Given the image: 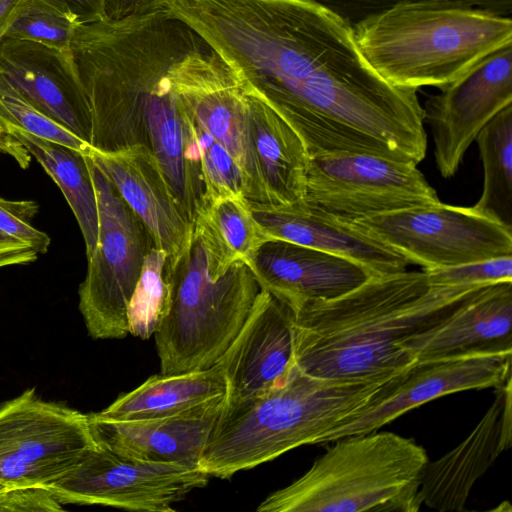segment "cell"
Instances as JSON below:
<instances>
[{"mask_svg":"<svg viewBox=\"0 0 512 512\" xmlns=\"http://www.w3.org/2000/svg\"><path fill=\"white\" fill-rule=\"evenodd\" d=\"M438 201L413 163L354 152L308 157L302 202L336 219L353 221Z\"/></svg>","mask_w":512,"mask_h":512,"instance_id":"30bf717a","label":"cell"},{"mask_svg":"<svg viewBox=\"0 0 512 512\" xmlns=\"http://www.w3.org/2000/svg\"><path fill=\"white\" fill-rule=\"evenodd\" d=\"M271 239H282L339 255L374 276L399 273L411 264L403 255L351 223L306 206L302 201L268 211H252Z\"/></svg>","mask_w":512,"mask_h":512,"instance_id":"44dd1931","label":"cell"},{"mask_svg":"<svg viewBox=\"0 0 512 512\" xmlns=\"http://www.w3.org/2000/svg\"><path fill=\"white\" fill-rule=\"evenodd\" d=\"M225 397L196 409L158 418L111 421L88 414L96 444L129 458L199 468Z\"/></svg>","mask_w":512,"mask_h":512,"instance_id":"ffe728a7","label":"cell"},{"mask_svg":"<svg viewBox=\"0 0 512 512\" xmlns=\"http://www.w3.org/2000/svg\"><path fill=\"white\" fill-rule=\"evenodd\" d=\"M170 268L167 254L152 246L147 253L140 278L128 306L129 334L151 337L168 303Z\"/></svg>","mask_w":512,"mask_h":512,"instance_id":"83f0119b","label":"cell"},{"mask_svg":"<svg viewBox=\"0 0 512 512\" xmlns=\"http://www.w3.org/2000/svg\"><path fill=\"white\" fill-rule=\"evenodd\" d=\"M107 19L121 20L142 15L161 7L164 0H104Z\"/></svg>","mask_w":512,"mask_h":512,"instance_id":"d590c367","label":"cell"},{"mask_svg":"<svg viewBox=\"0 0 512 512\" xmlns=\"http://www.w3.org/2000/svg\"><path fill=\"white\" fill-rule=\"evenodd\" d=\"M6 134L4 127L0 124V139Z\"/></svg>","mask_w":512,"mask_h":512,"instance_id":"f35d334b","label":"cell"},{"mask_svg":"<svg viewBox=\"0 0 512 512\" xmlns=\"http://www.w3.org/2000/svg\"><path fill=\"white\" fill-rule=\"evenodd\" d=\"M193 225L213 279L237 261L249 264L258 248L271 239L248 203L239 198L219 199L201 207Z\"/></svg>","mask_w":512,"mask_h":512,"instance_id":"d4e9b609","label":"cell"},{"mask_svg":"<svg viewBox=\"0 0 512 512\" xmlns=\"http://www.w3.org/2000/svg\"><path fill=\"white\" fill-rule=\"evenodd\" d=\"M347 222L423 270L512 255V226L475 205L438 201Z\"/></svg>","mask_w":512,"mask_h":512,"instance_id":"ba28073f","label":"cell"},{"mask_svg":"<svg viewBox=\"0 0 512 512\" xmlns=\"http://www.w3.org/2000/svg\"><path fill=\"white\" fill-rule=\"evenodd\" d=\"M39 206L31 200H7L0 197V230L25 243L38 254H44L50 246V237L32 225Z\"/></svg>","mask_w":512,"mask_h":512,"instance_id":"d6a6232c","label":"cell"},{"mask_svg":"<svg viewBox=\"0 0 512 512\" xmlns=\"http://www.w3.org/2000/svg\"><path fill=\"white\" fill-rule=\"evenodd\" d=\"M5 131L41 164L58 185L78 222L89 257L98 241L99 214L87 154L16 128L7 127Z\"/></svg>","mask_w":512,"mask_h":512,"instance_id":"484cf974","label":"cell"},{"mask_svg":"<svg viewBox=\"0 0 512 512\" xmlns=\"http://www.w3.org/2000/svg\"><path fill=\"white\" fill-rule=\"evenodd\" d=\"M511 378L473 431L454 449L427 462L421 479L422 505L439 512L463 511L476 481L512 442Z\"/></svg>","mask_w":512,"mask_h":512,"instance_id":"d6986e66","label":"cell"},{"mask_svg":"<svg viewBox=\"0 0 512 512\" xmlns=\"http://www.w3.org/2000/svg\"><path fill=\"white\" fill-rule=\"evenodd\" d=\"M247 91L252 145L269 210L299 203L305 193L309 157L305 145L282 117Z\"/></svg>","mask_w":512,"mask_h":512,"instance_id":"603a6c76","label":"cell"},{"mask_svg":"<svg viewBox=\"0 0 512 512\" xmlns=\"http://www.w3.org/2000/svg\"><path fill=\"white\" fill-rule=\"evenodd\" d=\"M512 282L488 285L445 320L402 343L416 360L473 351H512Z\"/></svg>","mask_w":512,"mask_h":512,"instance_id":"7402d4cb","label":"cell"},{"mask_svg":"<svg viewBox=\"0 0 512 512\" xmlns=\"http://www.w3.org/2000/svg\"><path fill=\"white\" fill-rule=\"evenodd\" d=\"M209 477L199 468L137 460L97 446L47 488L61 504L174 512Z\"/></svg>","mask_w":512,"mask_h":512,"instance_id":"7c38bea8","label":"cell"},{"mask_svg":"<svg viewBox=\"0 0 512 512\" xmlns=\"http://www.w3.org/2000/svg\"><path fill=\"white\" fill-rule=\"evenodd\" d=\"M258 512H417L426 450L392 432L340 438Z\"/></svg>","mask_w":512,"mask_h":512,"instance_id":"5b68a950","label":"cell"},{"mask_svg":"<svg viewBox=\"0 0 512 512\" xmlns=\"http://www.w3.org/2000/svg\"><path fill=\"white\" fill-rule=\"evenodd\" d=\"M170 75L187 118L211 134L241 169L251 210H269L252 145L248 91L242 81L203 39Z\"/></svg>","mask_w":512,"mask_h":512,"instance_id":"8fae6325","label":"cell"},{"mask_svg":"<svg viewBox=\"0 0 512 512\" xmlns=\"http://www.w3.org/2000/svg\"><path fill=\"white\" fill-rule=\"evenodd\" d=\"M407 367L365 377L320 378L295 363L282 385L222 410L199 469L230 479L292 449L314 445L324 433L386 393Z\"/></svg>","mask_w":512,"mask_h":512,"instance_id":"3957f363","label":"cell"},{"mask_svg":"<svg viewBox=\"0 0 512 512\" xmlns=\"http://www.w3.org/2000/svg\"><path fill=\"white\" fill-rule=\"evenodd\" d=\"M424 271L429 282L439 286L512 282V255Z\"/></svg>","mask_w":512,"mask_h":512,"instance_id":"1f68e13d","label":"cell"},{"mask_svg":"<svg viewBox=\"0 0 512 512\" xmlns=\"http://www.w3.org/2000/svg\"><path fill=\"white\" fill-rule=\"evenodd\" d=\"M77 25L71 16L42 0H26L5 37L69 52Z\"/></svg>","mask_w":512,"mask_h":512,"instance_id":"f546056e","label":"cell"},{"mask_svg":"<svg viewBox=\"0 0 512 512\" xmlns=\"http://www.w3.org/2000/svg\"><path fill=\"white\" fill-rule=\"evenodd\" d=\"M260 290L244 261L235 262L213 279L205 250L193 233L188 250L170 268L168 303L154 332L160 373L216 364L246 321Z\"/></svg>","mask_w":512,"mask_h":512,"instance_id":"8992f818","label":"cell"},{"mask_svg":"<svg viewBox=\"0 0 512 512\" xmlns=\"http://www.w3.org/2000/svg\"><path fill=\"white\" fill-rule=\"evenodd\" d=\"M217 364L227 386L223 410L282 385L295 365L293 311L261 288L246 321Z\"/></svg>","mask_w":512,"mask_h":512,"instance_id":"9a60e30c","label":"cell"},{"mask_svg":"<svg viewBox=\"0 0 512 512\" xmlns=\"http://www.w3.org/2000/svg\"><path fill=\"white\" fill-rule=\"evenodd\" d=\"M475 141L484 172L475 206L512 226V105L492 118Z\"/></svg>","mask_w":512,"mask_h":512,"instance_id":"4316f807","label":"cell"},{"mask_svg":"<svg viewBox=\"0 0 512 512\" xmlns=\"http://www.w3.org/2000/svg\"><path fill=\"white\" fill-rule=\"evenodd\" d=\"M430 96L424 123L434 141V158L442 177H453L479 132L512 105V46L490 54Z\"/></svg>","mask_w":512,"mask_h":512,"instance_id":"5bb4252c","label":"cell"},{"mask_svg":"<svg viewBox=\"0 0 512 512\" xmlns=\"http://www.w3.org/2000/svg\"><path fill=\"white\" fill-rule=\"evenodd\" d=\"M25 2L26 0H0V41Z\"/></svg>","mask_w":512,"mask_h":512,"instance_id":"74e56055","label":"cell"},{"mask_svg":"<svg viewBox=\"0 0 512 512\" xmlns=\"http://www.w3.org/2000/svg\"><path fill=\"white\" fill-rule=\"evenodd\" d=\"M87 155L142 222L153 246L167 254L173 268L192 242L194 225L152 151L138 144L112 152L91 148Z\"/></svg>","mask_w":512,"mask_h":512,"instance_id":"2e32d148","label":"cell"},{"mask_svg":"<svg viewBox=\"0 0 512 512\" xmlns=\"http://www.w3.org/2000/svg\"><path fill=\"white\" fill-rule=\"evenodd\" d=\"M96 444L88 414L38 398L34 389L0 406V485L47 487Z\"/></svg>","mask_w":512,"mask_h":512,"instance_id":"9c48e42d","label":"cell"},{"mask_svg":"<svg viewBox=\"0 0 512 512\" xmlns=\"http://www.w3.org/2000/svg\"><path fill=\"white\" fill-rule=\"evenodd\" d=\"M512 351H473L415 360L384 395L320 436L314 445L378 431L406 412L444 395L498 388L511 378Z\"/></svg>","mask_w":512,"mask_h":512,"instance_id":"4fadbf2b","label":"cell"},{"mask_svg":"<svg viewBox=\"0 0 512 512\" xmlns=\"http://www.w3.org/2000/svg\"><path fill=\"white\" fill-rule=\"evenodd\" d=\"M61 503L43 486H0V511H62Z\"/></svg>","mask_w":512,"mask_h":512,"instance_id":"836d02e7","label":"cell"},{"mask_svg":"<svg viewBox=\"0 0 512 512\" xmlns=\"http://www.w3.org/2000/svg\"><path fill=\"white\" fill-rule=\"evenodd\" d=\"M261 288L293 312L314 300L341 296L374 276L348 258L282 239H270L248 264Z\"/></svg>","mask_w":512,"mask_h":512,"instance_id":"ac0fdd59","label":"cell"},{"mask_svg":"<svg viewBox=\"0 0 512 512\" xmlns=\"http://www.w3.org/2000/svg\"><path fill=\"white\" fill-rule=\"evenodd\" d=\"M222 369L213 366L182 373L152 375L132 391L120 395L94 417L128 421L184 413L226 396Z\"/></svg>","mask_w":512,"mask_h":512,"instance_id":"cb8c5ba5","label":"cell"},{"mask_svg":"<svg viewBox=\"0 0 512 512\" xmlns=\"http://www.w3.org/2000/svg\"><path fill=\"white\" fill-rule=\"evenodd\" d=\"M333 13L352 28L373 16L381 14L393 7L418 2H446L471 6L510 16L512 0H310Z\"/></svg>","mask_w":512,"mask_h":512,"instance_id":"4dcf8cb0","label":"cell"},{"mask_svg":"<svg viewBox=\"0 0 512 512\" xmlns=\"http://www.w3.org/2000/svg\"><path fill=\"white\" fill-rule=\"evenodd\" d=\"M37 257L38 253L30 246L0 230V268L28 264Z\"/></svg>","mask_w":512,"mask_h":512,"instance_id":"8d00e7d4","label":"cell"},{"mask_svg":"<svg viewBox=\"0 0 512 512\" xmlns=\"http://www.w3.org/2000/svg\"><path fill=\"white\" fill-rule=\"evenodd\" d=\"M88 162L97 197L99 232L79 287V309L93 339H121L129 334V302L153 243L113 184L89 157Z\"/></svg>","mask_w":512,"mask_h":512,"instance_id":"52a82bcc","label":"cell"},{"mask_svg":"<svg viewBox=\"0 0 512 512\" xmlns=\"http://www.w3.org/2000/svg\"><path fill=\"white\" fill-rule=\"evenodd\" d=\"M0 124L88 153L92 148L52 120L0 76Z\"/></svg>","mask_w":512,"mask_h":512,"instance_id":"f1b7e54d","label":"cell"},{"mask_svg":"<svg viewBox=\"0 0 512 512\" xmlns=\"http://www.w3.org/2000/svg\"><path fill=\"white\" fill-rule=\"evenodd\" d=\"M0 76L40 111L90 145L91 111L70 51L4 37L0 41Z\"/></svg>","mask_w":512,"mask_h":512,"instance_id":"e0dca14e","label":"cell"},{"mask_svg":"<svg viewBox=\"0 0 512 512\" xmlns=\"http://www.w3.org/2000/svg\"><path fill=\"white\" fill-rule=\"evenodd\" d=\"M356 44L389 83L439 89L512 46L510 16L454 3L400 4L357 24Z\"/></svg>","mask_w":512,"mask_h":512,"instance_id":"277c9868","label":"cell"},{"mask_svg":"<svg viewBox=\"0 0 512 512\" xmlns=\"http://www.w3.org/2000/svg\"><path fill=\"white\" fill-rule=\"evenodd\" d=\"M71 16L79 24L107 19L104 0H42Z\"/></svg>","mask_w":512,"mask_h":512,"instance_id":"e575fe53","label":"cell"},{"mask_svg":"<svg viewBox=\"0 0 512 512\" xmlns=\"http://www.w3.org/2000/svg\"><path fill=\"white\" fill-rule=\"evenodd\" d=\"M491 284L439 286L422 271L372 276L328 300L293 312L294 359L320 378H357L394 371L416 358L402 347L445 320Z\"/></svg>","mask_w":512,"mask_h":512,"instance_id":"7a4b0ae2","label":"cell"},{"mask_svg":"<svg viewBox=\"0 0 512 512\" xmlns=\"http://www.w3.org/2000/svg\"><path fill=\"white\" fill-rule=\"evenodd\" d=\"M0 486H2V485H0Z\"/></svg>","mask_w":512,"mask_h":512,"instance_id":"ab89813d","label":"cell"},{"mask_svg":"<svg viewBox=\"0 0 512 512\" xmlns=\"http://www.w3.org/2000/svg\"><path fill=\"white\" fill-rule=\"evenodd\" d=\"M244 86L298 134L309 156L354 152L415 165L426 156L417 90L362 56L352 27L310 0H164Z\"/></svg>","mask_w":512,"mask_h":512,"instance_id":"6da1fadb","label":"cell"}]
</instances>
